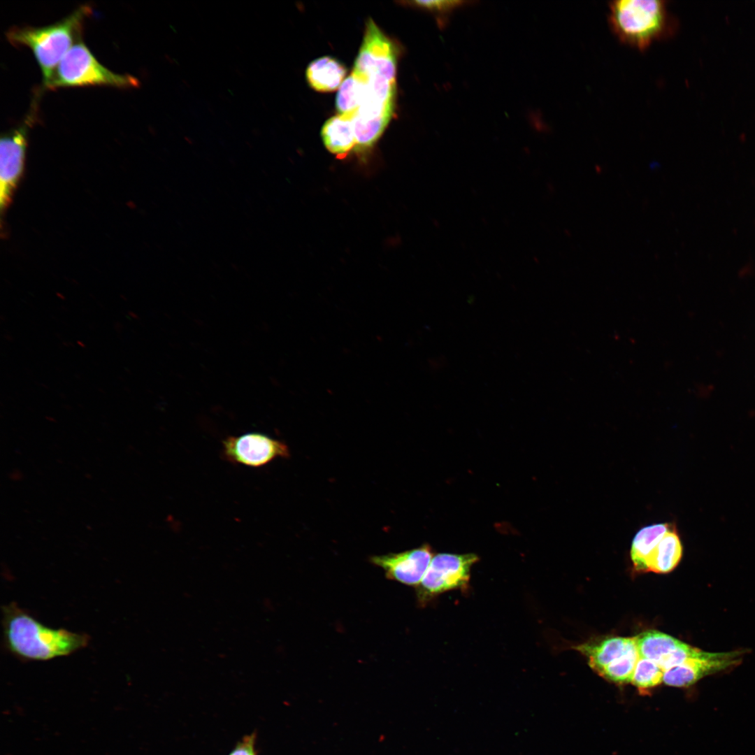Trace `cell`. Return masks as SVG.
Segmentation results:
<instances>
[{
    "label": "cell",
    "mask_w": 755,
    "mask_h": 755,
    "mask_svg": "<svg viewBox=\"0 0 755 755\" xmlns=\"http://www.w3.org/2000/svg\"><path fill=\"white\" fill-rule=\"evenodd\" d=\"M6 649L23 661H45L71 655L89 642L86 633L53 628L35 619L15 603L2 606Z\"/></svg>",
    "instance_id": "1"
},
{
    "label": "cell",
    "mask_w": 755,
    "mask_h": 755,
    "mask_svg": "<svg viewBox=\"0 0 755 755\" xmlns=\"http://www.w3.org/2000/svg\"><path fill=\"white\" fill-rule=\"evenodd\" d=\"M92 13V8L83 5L55 23L40 27H16L7 31V39L12 45L25 46L32 51L42 73L44 89L64 55L82 41L84 23Z\"/></svg>",
    "instance_id": "2"
},
{
    "label": "cell",
    "mask_w": 755,
    "mask_h": 755,
    "mask_svg": "<svg viewBox=\"0 0 755 755\" xmlns=\"http://www.w3.org/2000/svg\"><path fill=\"white\" fill-rule=\"evenodd\" d=\"M608 22L615 36L639 50L675 33L677 22L664 0H616L609 2Z\"/></svg>",
    "instance_id": "3"
},
{
    "label": "cell",
    "mask_w": 755,
    "mask_h": 755,
    "mask_svg": "<svg viewBox=\"0 0 755 755\" xmlns=\"http://www.w3.org/2000/svg\"><path fill=\"white\" fill-rule=\"evenodd\" d=\"M87 86L128 89L138 87L139 81L129 74L115 73L103 66L80 41L60 61L45 89Z\"/></svg>",
    "instance_id": "4"
},
{
    "label": "cell",
    "mask_w": 755,
    "mask_h": 755,
    "mask_svg": "<svg viewBox=\"0 0 755 755\" xmlns=\"http://www.w3.org/2000/svg\"><path fill=\"white\" fill-rule=\"evenodd\" d=\"M478 560L473 554L441 553L434 555L420 583L416 587L419 606L447 591L467 588L473 565Z\"/></svg>",
    "instance_id": "5"
},
{
    "label": "cell",
    "mask_w": 755,
    "mask_h": 755,
    "mask_svg": "<svg viewBox=\"0 0 755 755\" xmlns=\"http://www.w3.org/2000/svg\"><path fill=\"white\" fill-rule=\"evenodd\" d=\"M36 99L23 122L1 135L0 139V208L9 206L22 175L28 142V131L36 119Z\"/></svg>",
    "instance_id": "6"
},
{
    "label": "cell",
    "mask_w": 755,
    "mask_h": 755,
    "mask_svg": "<svg viewBox=\"0 0 755 755\" xmlns=\"http://www.w3.org/2000/svg\"><path fill=\"white\" fill-rule=\"evenodd\" d=\"M222 453L223 458L231 463L253 468L290 456L285 443L258 432L227 437L222 441Z\"/></svg>",
    "instance_id": "7"
},
{
    "label": "cell",
    "mask_w": 755,
    "mask_h": 755,
    "mask_svg": "<svg viewBox=\"0 0 755 755\" xmlns=\"http://www.w3.org/2000/svg\"><path fill=\"white\" fill-rule=\"evenodd\" d=\"M396 49L391 40L369 19L353 71L396 80Z\"/></svg>",
    "instance_id": "8"
},
{
    "label": "cell",
    "mask_w": 755,
    "mask_h": 755,
    "mask_svg": "<svg viewBox=\"0 0 755 755\" xmlns=\"http://www.w3.org/2000/svg\"><path fill=\"white\" fill-rule=\"evenodd\" d=\"M744 653V650L707 652L703 656L690 658L665 670L663 682L672 686H689L707 675L738 666Z\"/></svg>",
    "instance_id": "9"
},
{
    "label": "cell",
    "mask_w": 755,
    "mask_h": 755,
    "mask_svg": "<svg viewBox=\"0 0 755 755\" xmlns=\"http://www.w3.org/2000/svg\"><path fill=\"white\" fill-rule=\"evenodd\" d=\"M433 556L431 547L424 544L399 553L373 556L370 561L381 568L387 578L417 587L422 580Z\"/></svg>",
    "instance_id": "10"
},
{
    "label": "cell",
    "mask_w": 755,
    "mask_h": 755,
    "mask_svg": "<svg viewBox=\"0 0 755 755\" xmlns=\"http://www.w3.org/2000/svg\"><path fill=\"white\" fill-rule=\"evenodd\" d=\"M353 115L338 114L324 124L321 136L326 148L332 154H345L356 147Z\"/></svg>",
    "instance_id": "11"
},
{
    "label": "cell",
    "mask_w": 755,
    "mask_h": 755,
    "mask_svg": "<svg viewBox=\"0 0 755 755\" xmlns=\"http://www.w3.org/2000/svg\"><path fill=\"white\" fill-rule=\"evenodd\" d=\"M346 72L342 63L335 58L326 56L309 64L306 69V78L313 89L329 92L339 89L345 80Z\"/></svg>",
    "instance_id": "12"
},
{
    "label": "cell",
    "mask_w": 755,
    "mask_h": 755,
    "mask_svg": "<svg viewBox=\"0 0 755 755\" xmlns=\"http://www.w3.org/2000/svg\"><path fill=\"white\" fill-rule=\"evenodd\" d=\"M633 641V638L611 637L580 645L575 649L588 658L590 667L599 674L605 666L621 656Z\"/></svg>",
    "instance_id": "13"
},
{
    "label": "cell",
    "mask_w": 755,
    "mask_h": 755,
    "mask_svg": "<svg viewBox=\"0 0 755 755\" xmlns=\"http://www.w3.org/2000/svg\"><path fill=\"white\" fill-rule=\"evenodd\" d=\"M682 545L674 526H671L651 553L648 562V571L666 573L672 571L682 556Z\"/></svg>",
    "instance_id": "14"
},
{
    "label": "cell",
    "mask_w": 755,
    "mask_h": 755,
    "mask_svg": "<svg viewBox=\"0 0 755 755\" xmlns=\"http://www.w3.org/2000/svg\"><path fill=\"white\" fill-rule=\"evenodd\" d=\"M670 526L668 523L654 524L642 527L636 533L631 548V558L636 571H648L649 557Z\"/></svg>",
    "instance_id": "15"
},
{
    "label": "cell",
    "mask_w": 755,
    "mask_h": 755,
    "mask_svg": "<svg viewBox=\"0 0 755 755\" xmlns=\"http://www.w3.org/2000/svg\"><path fill=\"white\" fill-rule=\"evenodd\" d=\"M640 657L652 660L657 664L682 642L661 632L648 631L634 637Z\"/></svg>",
    "instance_id": "16"
},
{
    "label": "cell",
    "mask_w": 755,
    "mask_h": 755,
    "mask_svg": "<svg viewBox=\"0 0 755 755\" xmlns=\"http://www.w3.org/2000/svg\"><path fill=\"white\" fill-rule=\"evenodd\" d=\"M639 657L640 655L633 638V641L627 650L619 658L605 666L599 675L616 683L631 682Z\"/></svg>",
    "instance_id": "17"
},
{
    "label": "cell",
    "mask_w": 755,
    "mask_h": 755,
    "mask_svg": "<svg viewBox=\"0 0 755 755\" xmlns=\"http://www.w3.org/2000/svg\"><path fill=\"white\" fill-rule=\"evenodd\" d=\"M362 93L363 83L352 72L344 80L337 93L336 103L339 114H354L359 106Z\"/></svg>",
    "instance_id": "18"
},
{
    "label": "cell",
    "mask_w": 755,
    "mask_h": 755,
    "mask_svg": "<svg viewBox=\"0 0 755 755\" xmlns=\"http://www.w3.org/2000/svg\"><path fill=\"white\" fill-rule=\"evenodd\" d=\"M664 670L654 661L639 657L631 682L640 689L653 688L663 682Z\"/></svg>",
    "instance_id": "19"
},
{
    "label": "cell",
    "mask_w": 755,
    "mask_h": 755,
    "mask_svg": "<svg viewBox=\"0 0 755 755\" xmlns=\"http://www.w3.org/2000/svg\"><path fill=\"white\" fill-rule=\"evenodd\" d=\"M411 3L415 6L429 10L434 14L436 16V20L439 26L444 27L448 21L450 15L455 9L470 2L458 0H436L415 1Z\"/></svg>",
    "instance_id": "20"
},
{
    "label": "cell",
    "mask_w": 755,
    "mask_h": 755,
    "mask_svg": "<svg viewBox=\"0 0 755 755\" xmlns=\"http://www.w3.org/2000/svg\"><path fill=\"white\" fill-rule=\"evenodd\" d=\"M229 755H256L254 735L252 734L244 738Z\"/></svg>",
    "instance_id": "21"
}]
</instances>
